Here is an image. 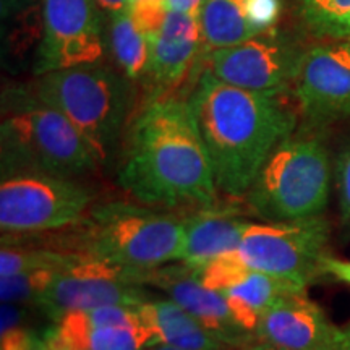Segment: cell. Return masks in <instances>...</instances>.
<instances>
[{"label":"cell","mask_w":350,"mask_h":350,"mask_svg":"<svg viewBox=\"0 0 350 350\" xmlns=\"http://www.w3.org/2000/svg\"><path fill=\"white\" fill-rule=\"evenodd\" d=\"M151 271H135L83 255L57 271L38 305L52 321L70 313L109 305L138 306L151 300L146 291Z\"/></svg>","instance_id":"9"},{"label":"cell","mask_w":350,"mask_h":350,"mask_svg":"<svg viewBox=\"0 0 350 350\" xmlns=\"http://www.w3.org/2000/svg\"><path fill=\"white\" fill-rule=\"evenodd\" d=\"M305 287L295 282L250 269L222 295L235 321L255 336L261 318L269 308L286 297L305 294Z\"/></svg>","instance_id":"19"},{"label":"cell","mask_w":350,"mask_h":350,"mask_svg":"<svg viewBox=\"0 0 350 350\" xmlns=\"http://www.w3.org/2000/svg\"><path fill=\"white\" fill-rule=\"evenodd\" d=\"M323 273L350 286V260H339L327 255L323 262Z\"/></svg>","instance_id":"30"},{"label":"cell","mask_w":350,"mask_h":350,"mask_svg":"<svg viewBox=\"0 0 350 350\" xmlns=\"http://www.w3.org/2000/svg\"><path fill=\"white\" fill-rule=\"evenodd\" d=\"M329 224L323 216L288 222H253L239 245L248 268L308 287L323 273Z\"/></svg>","instance_id":"7"},{"label":"cell","mask_w":350,"mask_h":350,"mask_svg":"<svg viewBox=\"0 0 350 350\" xmlns=\"http://www.w3.org/2000/svg\"><path fill=\"white\" fill-rule=\"evenodd\" d=\"M148 350H178V349L169 347V345H163V344H156V345H152V347H150Z\"/></svg>","instance_id":"37"},{"label":"cell","mask_w":350,"mask_h":350,"mask_svg":"<svg viewBox=\"0 0 350 350\" xmlns=\"http://www.w3.org/2000/svg\"><path fill=\"white\" fill-rule=\"evenodd\" d=\"M109 42L113 59L126 78L138 80L146 75L151 59L150 41L135 25L129 10L111 16Z\"/></svg>","instance_id":"21"},{"label":"cell","mask_w":350,"mask_h":350,"mask_svg":"<svg viewBox=\"0 0 350 350\" xmlns=\"http://www.w3.org/2000/svg\"><path fill=\"white\" fill-rule=\"evenodd\" d=\"M41 13L36 75L99 62L104 36L94 0H41Z\"/></svg>","instance_id":"11"},{"label":"cell","mask_w":350,"mask_h":350,"mask_svg":"<svg viewBox=\"0 0 350 350\" xmlns=\"http://www.w3.org/2000/svg\"><path fill=\"white\" fill-rule=\"evenodd\" d=\"M139 312L156 336V344L178 350H234L214 338L206 327L170 299H151Z\"/></svg>","instance_id":"18"},{"label":"cell","mask_w":350,"mask_h":350,"mask_svg":"<svg viewBox=\"0 0 350 350\" xmlns=\"http://www.w3.org/2000/svg\"><path fill=\"white\" fill-rule=\"evenodd\" d=\"M301 15L317 33L349 38L350 0H301Z\"/></svg>","instance_id":"23"},{"label":"cell","mask_w":350,"mask_h":350,"mask_svg":"<svg viewBox=\"0 0 350 350\" xmlns=\"http://www.w3.org/2000/svg\"><path fill=\"white\" fill-rule=\"evenodd\" d=\"M331 164L319 139L287 138L262 164L247 203L266 222L321 216L329 201Z\"/></svg>","instance_id":"6"},{"label":"cell","mask_w":350,"mask_h":350,"mask_svg":"<svg viewBox=\"0 0 350 350\" xmlns=\"http://www.w3.org/2000/svg\"><path fill=\"white\" fill-rule=\"evenodd\" d=\"M2 178L46 174L72 178L98 167L93 150L67 117L38 99H18L0 125Z\"/></svg>","instance_id":"4"},{"label":"cell","mask_w":350,"mask_h":350,"mask_svg":"<svg viewBox=\"0 0 350 350\" xmlns=\"http://www.w3.org/2000/svg\"><path fill=\"white\" fill-rule=\"evenodd\" d=\"M93 195L72 178L18 174L0 183V229L3 235L60 230L85 221Z\"/></svg>","instance_id":"8"},{"label":"cell","mask_w":350,"mask_h":350,"mask_svg":"<svg viewBox=\"0 0 350 350\" xmlns=\"http://www.w3.org/2000/svg\"><path fill=\"white\" fill-rule=\"evenodd\" d=\"M57 271H31L0 278V299L2 304L38 305L51 282L54 281Z\"/></svg>","instance_id":"24"},{"label":"cell","mask_w":350,"mask_h":350,"mask_svg":"<svg viewBox=\"0 0 350 350\" xmlns=\"http://www.w3.org/2000/svg\"><path fill=\"white\" fill-rule=\"evenodd\" d=\"M255 339L287 350H344V331L306 294L288 295L269 308Z\"/></svg>","instance_id":"14"},{"label":"cell","mask_w":350,"mask_h":350,"mask_svg":"<svg viewBox=\"0 0 350 350\" xmlns=\"http://www.w3.org/2000/svg\"><path fill=\"white\" fill-rule=\"evenodd\" d=\"M198 20L201 49L206 54L258 36L247 16L245 0H204Z\"/></svg>","instance_id":"20"},{"label":"cell","mask_w":350,"mask_h":350,"mask_svg":"<svg viewBox=\"0 0 350 350\" xmlns=\"http://www.w3.org/2000/svg\"><path fill=\"white\" fill-rule=\"evenodd\" d=\"M347 41H350V34H349V38H347Z\"/></svg>","instance_id":"38"},{"label":"cell","mask_w":350,"mask_h":350,"mask_svg":"<svg viewBox=\"0 0 350 350\" xmlns=\"http://www.w3.org/2000/svg\"><path fill=\"white\" fill-rule=\"evenodd\" d=\"M148 286L161 288L167 299L198 319L214 338L224 342L227 347L240 350L256 342L255 336L235 321L224 295L204 287L190 266L170 262L152 269L148 278Z\"/></svg>","instance_id":"13"},{"label":"cell","mask_w":350,"mask_h":350,"mask_svg":"<svg viewBox=\"0 0 350 350\" xmlns=\"http://www.w3.org/2000/svg\"><path fill=\"white\" fill-rule=\"evenodd\" d=\"M148 41L151 49L148 75L161 90L177 85L201 51L198 16L169 12L161 31Z\"/></svg>","instance_id":"16"},{"label":"cell","mask_w":350,"mask_h":350,"mask_svg":"<svg viewBox=\"0 0 350 350\" xmlns=\"http://www.w3.org/2000/svg\"><path fill=\"white\" fill-rule=\"evenodd\" d=\"M96 5L103 13H107L109 18L113 15H119L130 8L131 0H94Z\"/></svg>","instance_id":"33"},{"label":"cell","mask_w":350,"mask_h":350,"mask_svg":"<svg viewBox=\"0 0 350 350\" xmlns=\"http://www.w3.org/2000/svg\"><path fill=\"white\" fill-rule=\"evenodd\" d=\"M44 342L70 350H148L156 345L151 327L88 326L64 317L42 334Z\"/></svg>","instance_id":"17"},{"label":"cell","mask_w":350,"mask_h":350,"mask_svg":"<svg viewBox=\"0 0 350 350\" xmlns=\"http://www.w3.org/2000/svg\"><path fill=\"white\" fill-rule=\"evenodd\" d=\"M336 185H338L340 221L344 229L350 234V142L340 150L336 161Z\"/></svg>","instance_id":"27"},{"label":"cell","mask_w":350,"mask_h":350,"mask_svg":"<svg viewBox=\"0 0 350 350\" xmlns=\"http://www.w3.org/2000/svg\"><path fill=\"white\" fill-rule=\"evenodd\" d=\"M344 331V350H350V323Z\"/></svg>","instance_id":"35"},{"label":"cell","mask_w":350,"mask_h":350,"mask_svg":"<svg viewBox=\"0 0 350 350\" xmlns=\"http://www.w3.org/2000/svg\"><path fill=\"white\" fill-rule=\"evenodd\" d=\"M38 350H70V349H64V347H54V345H49V344H46L44 342V339H42V342H41V345H39V349Z\"/></svg>","instance_id":"36"},{"label":"cell","mask_w":350,"mask_h":350,"mask_svg":"<svg viewBox=\"0 0 350 350\" xmlns=\"http://www.w3.org/2000/svg\"><path fill=\"white\" fill-rule=\"evenodd\" d=\"M183 219L138 204H98L85 221L77 252L135 271H152L178 262Z\"/></svg>","instance_id":"3"},{"label":"cell","mask_w":350,"mask_h":350,"mask_svg":"<svg viewBox=\"0 0 350 350\" xmlns=\"http://www.w3.org/2000/svg\"><path fill=\"white\" fill-rule=\"evenodd\" d=\"M41 342L42 336L39 338L26 326L0 334V350H38Z\"/></svg>","instance_id":"28"},{"label":"cell","mask_w":350,"mask_h":350,"mask_svg":"<svg viewBox=\"0 0 350 350\" xmlns=\"http://www.w3.org/2000/svg\"><path fill=\"white\" fill-rule=\"evenodd\" d=\"M33 3V0H0V12L2 18H12V16L20 15L26 8Z\"/></svg>","instance_id":"32"},{"label":"cell","mask_w":350,"mask_h":350,"mask_svg":"<svg viewBox=\"0 0 350 350\" xmlns=\"http://www.w3.org/2000/svg\"><path fill=\"white\" fill-rule=\"evenodd\" d=\"M301 55L291 39L271 29L237 46L208 52L204 72L230 86L278 94L295 78Z\"/></svg>","instance_id":"10"},{"label":"cell","mask_w":350,"mask_h":350,"mask_svg":"<svg viewBox=\"0 0 350 350\" xmlns=\"http://www.w3.org/2000/svg\"><path fill=\"white\" fill-rule=\"evenodd\" d=\"M81 256L80 252L52 247H29L2 240L0 278L31 271H60Z\"/></svg>","instance_id":"22"},{"label":"cell","mask_w":350,"mask_h":350,"mask_svg":"<svg viewBox=\"0 0 350 350\" xmlns=\"http://www.w3.org/2000/svg\"><path fill=\"white\" fill-rule=\"evenodd\" d=\"M204 0H165V7L169 12L177 13H187V15L198 16L203 7Z\"/></svg>","instance_id":"31"},{"label":"cell","mask_w":350,"mask_h":350,"mask_svg":"<svg viewBox=\"0 0 350 350\" xmlns=\"http://www.w3.org/2000/svg\"><path fill=\"white\" fill-rule=\"evenodd\" d=\"M183 219L180 261L198 269L209 261L237 250L253 222L242 214L213 206L201 208Z\"/></svg>","instance_id":"15"},{"label":"cell","mask_w":350,"mask_h":350,"mask_svg":"<svg viewBox=\"0 0 350 350\" xmlns=\"http://www.w3.org/2000/svg\"><path fill=\"white\" fill-rule=\"evenodd\" d=\"M295 96L314 122L350 116V41L327 42L301 55L294 78Z\"/></svg>","instance_id":"12"},{"label":"cell","mask_w":350,"mask_h":350,"mask_svg":"<svg viewBox=\"0 0 350 350\" xmlns=\"http://www.w3.org/2000/svg\"><path fill=\"white\" fill-rule=\"evenodd\" d=\"M245 10L258 34L271 31L278 25L282 12L281 0H245Z\"/></svg>","instance_id":"26"},{"label":"cell","mask_w":350,"mask_h":350,"mask_svg":"<svg viewBox=\"0 0 350 350\" xmlns=\"http://www.w3.org/2000/svg\"><path fill=\"white\" fill-rule=\"evenodd\" d=\"M28 305L20 304H2V321H0V334L26 326L28 319Z\"/></svg>","instance_id":"29"},{"label":"cell","mask_w":350,"mask_h":350,"mask_svg":"<svg viewBox=\"0 0 350 350\" xmlns=\"http://www.w3.org/2000/svg\"><path fill=\"white\" fill-rule=\"evenodd\" d=\"M129 12L139 31L148 39L161 31L169 15L165 0H137V2L130 3Z\"/></svg>","instance_id":"25"},{"label":"cell","mask_w":350,"mask_h":350,"mask_svg":"<svg viewBox=\"0 0 350 350\" xmlns=\"http://www.w3.org/2000/svg\"><path fill=\"white\" fill-rule=\"evenodd\" d=\"M119 183L146 206H200L216 203L211 159L188 103L161 99L131 126Z\"/></svg>","instance_id":"1"},{"label":"cell","mask_w":350,"mask_h":350,"mask_svg":"<svg viewBox=\"0 0 350 350\" xmlns=\"http://www.w3.org/2000/svg\"><path fill=\"white\" fill-rule=\"evenodd\" d=\"M131 2H137V0H131Z\"/></svg>","instance_id":"39"},{"label":"cell","mask_w":350,"mask_h":350,"mask_svg":"<svg viewBox=\"0 0 350 350\" xmlns=\"http://www.w3.org/2000/svg\"><path fill=\"white\" fill-rule=\"evenodd\" d=\"M188 106L211 159L219 190L245 196L262 164L291 138L294 117L278 94L235 88L204 72Z\"/></svg>","instance_id":"2"},{"label":"cell","mask_w":350,"mask_h":350,"mask_svg":"<svg viewBox=\"0 0 350 350\" xmlns=\"http://www.w3.org/2000/svg\"><path fill=\"white\" fill-rule=\"evenodd\" d=\"M240 350H287V349H282V347H278V345H273V344H266V342H253L250 345H247V347L240 349Z\"/></svg>","instance_id":"34"},{"label":"cell","mask_w":350,"mask_h":350,"mask_svg":"<svg viewBox=\"0 0 350 350\" xmlns=\"http://www.w3.org/2000/svg\"><path fill=\"white\" fill-rule=\"evenodd\" d=\"M33 98L72 122L100 163L119 142L129 109V90L119 75L99 64L38 75Z\"/></svg>","instance_id":"5"}]
</instances>
